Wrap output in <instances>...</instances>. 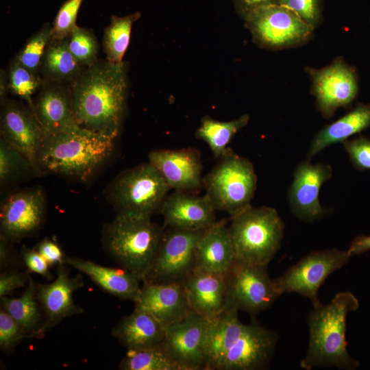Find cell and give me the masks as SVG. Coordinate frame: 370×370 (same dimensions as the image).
Wrapping results in <instances>:
<instances>
[{
  "label": "cell",
  "mask_w": 370,
  "mask_h": 370,
  "mask_svg": "<svg viewBox=\"0 0 370 370\" xmlns=\"http://www.w3.org/2000/svg\"><path fill=\"white\" fill-rule=\"evenodd\" d=\"M84 285L82 276L71 277L66 264L58 266L57 276L49 284H38L37 297L42 310L47 331L62 320L84 312L73 300L75 291Z\"/></svg>",
  "instance_id": "44dd1931"
},
{
  "label": "cell",
  "mask_w": 370,
  "mask_h": 370,
  "mask_svg": "<svg viewBox=\"0 0 370 370\" xmlns=\"http://www.w3.org/2000/svg\"><path fill=\"white\" fill-rule=\"evenodd\" d=\"M31 279L28 271L10 269L0 275V297L8 296L16 289L26 286Z\"/></svg>",
  "instance_id": "b9f144b4"
},
{
  "label": "cell",
  "mask_w": 370,
  "mask_h": 370,
  "mask_svg": "<svg viewBox=\"0 0 370 370\" xmlns=\"http://www.w3.org/2000/svg\"><path fill=\"white\" fill-rule=\"evenodd\" d=\"M12 243L0 237V268L1 271H7L17 264V257Z\"/></svg>",
  "instance_id": "bcb514c9"
},
{
  "label": "cell",
  "mask_w": 370,
  "mask_h": 370,
  "mask_svg": "<svg viewBox=\"0 0 370 370\" xmlns=\"http://www.w3.org/2000/svg\"><path fill=\"white\" fill-rule=\"evenodd\" d=\"M227 221H216L201 235L196 250L195 267L225 274L235 261L234 247Z\"/></svg>",
  "instance_id": "d4e9b609"
},
{
  "label": "cell",
  "mask_w": 370,
  "mask_h": 370,
  "mask_svg": "<svg viewBox=\"0 0 370 370\" xmlns=\"http://www.w3.org/2000/svg\"><path fill=\"white\" fill-rule=\"evenodd\" d=\"M355 169L370 170V139L359 136L342 143Z\"/></svg>",
  "instance_id": "60d3db41"
},
{
  "label": "cell",
  "mask_w": 370,
  "mask_h": 370,
  "mask_svg": "<svg viewBox=\"0 0 370 370\" xmlns=\"http://www.w3.org/2000/svg\"><path fill=\"white\" fill-rule=\"evenodd\" d=\"M46 210V196L41 187L14 191L1 206L0 237L16 243L34 235L44 223Z\"/></svg>",
  "instance_id": "7c38bea8"
},
{
  "label": "cell",
  "mask_w": 370,
  "mask_h": 370,
  "mask_svg": "<svg viewBox=\"0 0 370 370\" xmlns=\"http://www.w3.org/2000/svg\"><path fill=\"white\" fill-rule=\"evenodd\" d=\"M249 116L243 114L230 121H219L209 116H204L195 136L208 144L214 156L221 158L230 149L227 147L234 136L249 122Z\"/></svg>",
  "instance_id": "1f68e13d"
},
{
  "label": "cell",
  "mask_w": 370,
  "mask_h": 370,
  "mask_svg": "<svg viewBox=\"0 0 370 370\" xmlns=\"http://www.w3.org/2000/svg\"><path fill=\"white\" fill-rule=\"evenodd\" d=\"M226 308L243 311L254 317L282 295L267 266L235 260L225 273ZM225 308V309H226Z\"/></svg>",
  "instance_id": "9c48e42d"
},
{
  "label": "cell",
  "mask_w": 370,
  "mask_h": 370,
  "mask_svg": "<svg viewBox=\"0 0 370 370\" xmlns=\"http://www.w3.org/2000/svg\"><path fill=\"white\" fill-rule=\"evenodd\" d=\"M280 3L281 0H234L235 10L243 19L257 10Z\"/></svg>",
  "instance_id": "f6af8a7d"
},
{
  "label": "cell",
  "mask_w": 370,
  "mask_h": 370,
  "mask_svg": "<svg viewBox=\"0 0 370 370\" xmlns=\"http://www.w3.org/2000/svg\"><path fill=\"white\" fill-rule=\"evenodd\" d=\"M238 311L227 308L218 315L206 319L203 350L207 370H219L230 347L241 334L245 324L238 319Z\"/></svg>",
  "instance_id": "cb8c5ba5"
},
{
  "label": "cell",
  "mask_w": 370,
  "mask_h": 370,
  "mask_svg": "<svg viewBox=\"0 0 370 370\" xmlns=\"http://www.w3.org/2000/svg\"><path fill=\"white\" fill-rule=\"evenodd\" d=\"M351 257L347 251L337 248L313 251L274 278L284 293H297L308 298L312 306L321 303L318 297L320 287L327 278L345 265Z\"/></svg>",
  "instance_id": "30bf717a"
},
{
  "label": "cell",
  "mask_w": 370,
  "mask_h": 370,
  "mask_svg": "<svg viewBox=\"0 0 370 370\" xmlns=\"http://www.w3.org/2000/svg\"><path fill=\"white\" fill-rule=\"evenodd\" d=\"M0 127L1 137L36 164L44 133L31 107L8 97L1 101Z\"/></svg>",
  "instance_id": "ac0fdd59"
},
{
  "label": "cell",
  "mask_w": 370,
  "mask_h": 370,
  "mask_svg": "<svg viewBox=\"0 0 370 370\" xmlns=\"http://www.w3.org/2000/svg\"><path fill=\"white\" fill-rule=\"evenodd\" d=\"M206 318L192 312L166 328L163 348L181 370H207L203 350Z\"/></svg>",
  "instance_id": "e0dca14e"
},
{
  "label": "cell",
  "mask_w": 370,
  "mask_h": 370,
  "mask_svg": "<svg viewBox=\"0 0 370 370\" xmlns=\"http://www.w3.org/2000/svg\"><path fill=\"white\" fill-rule=\"evenodd\" d=\"M51 25L45 23L30 36L14 57L21 65L40 76V67L47 45L51 38Z\"/></svg>",
  "instance_id": "e575fe53"
},
{
  "label": "cell",
  "mask_w": 370,
  "mask_h": 370,
  "mask_svg": "<svg viewBox=\"0 0 370 370\" xmlns=\"http://www.w3.org/2000/svg\"><path fill=\"white\" fill-rule=\"evenodd\" d=\"M119 369L123 370H181L162 345L127 350Z\"/></svg>",
  "instance_id": "836d02e7"
},
{
  "label": "cell",
  "mask_w": 370,
  "mask_h": 370,
  "mask_svg": "<svg viewBox=\"0 0 370 370\" xmlns=\"http://www.w3.org/2000/svg\"><path fill=\"white\" fill-rule=\"evenodd\" d=\"M279 335L256 321L244 325L219 370H262L269 367Z\"/></svg>",
  "instance_id": "5bb4252c"
},
{
  "label": "cell",
  "mask_w": 370,
  "mask_h": 370,
  "mask_svg": "<svg viewBox=\"0 0 370 370\" xmlns=\"http://www.w3.org/2000/svg\"><path fill=\"white\" fill-rule=\"evenodd\" d=\"M71 87L79 125L115 138L125 110L128 85L125 62L97 60Z\"/></svg>",
  "instance_id": "6da1fadb"
},
{
  "label": "cell",
  "mask_w": 370,
  "mask_h": 370,
  "mask_svg": "<svg viewBox=\"0 0 370 370\" xmlns=\"http://www.w3.org/2000/svg\"><path fill=\"white\" fill-rule=\"evenodd\" d=\"M167 228L164 230L153 265L143 283L182 282L195 267L197 243L205 230Z\"/></svg>",
  "instance_id": "8fae6325"
},
{
  "label": "cell",
  "mask_w": 370,
  "mask_h": 370,
  "mask_svg": "<svg viewBox=\"0 0 370 370\" xmlns=\"http://www.w3.org/2000/svg\"><path fill=\"white\" fill-rule=\"evenodd\" d=\"M332 175V169L328 164L300 162L294 173L288 190V201L292 212L300 220L314 222L323 218L328 211L319 199L322 185Z\"/></svg>",
  "instance_id": "2e32d148"
},
{
  "label": "cell",
  "mask_w": 370,
  "mask_h": 370,
  "mask_svg": "<svg viewBox=\"0 0 370 370\" xmlns=\"http://www.w3.org/2000/svg\"><path fill=\"white\" fill-rule=\"evenodd\" d=\"M192 310L211 319L225 308V274L195 268L182 282Z\"/></svg>",
  "instance_id": "603a6c76"
},
{
  "label": "cell",
  "mask_w": 370,
  "mask_h": 370,
  "mask_svg": "<svg viewBox=\"0 0 370 370\" xmlns=\"http://www.w3.org/2000/svg\"><path fill=\"white\" fill-rule=\"evenodd\" d=\"M66 40L69 51L81 64L88 68L97 62L99 45L91 29L77 25Z\"/></svg>",
  "instance_id": "8d00e7d4"
},
{
  "label": "cell",
  "mask_w": 370,
  "mask_h": 370,
  "mask_svg": "<svg viewBox=\"0 0 370 370\" xmlns=\"http://www.w3.org/2000/svg\"><path fill=\"white\" fill-rule=\"evenodd\" d=\"M370 250V235H358L350 243L347 250L352 258Z\"/></svg>",
  "instance_id": "7dc6e473"
},
{
  "label": "cell",
  "mask_w": 370,
  "mask_h": 370,
  "mask_svg": "<svg viewBox=\"0 0 370 370\" xmlns=\"http://www.w3.org/2000/svg\"><path fill=\"white\" fill-rule=\"evenodd\" d=\"M114 138L81 125L44 137L36 158L42 174L86 181L110 156Z\"/></svg>",
  "instance_id": "3957f363"
},
{
  "label": "cell",
  "mask_w": 370,
  "mask_h": 370,
  "mask_svg": "<svg viewBox=\"0 0 370 370\" xmlns=\"http://www.w3.org/2000/svg\"><path fill=\"white\" fill-rule=\"evenodd\" d=\"M134 309L151 314L165 328L190 314V306L182 282L164 284L143 283Z\"/></svg>",
  "instance_id": "7402d4cb"
},
{
  "label": "cell",
  "mask_w": 370,
  "mask_h": 370,
  "mask_svg": "<svg viewBox=\"0 0 370 370\" xmlns=\"http://www.w3.org/2000/svg\"><path fill=\"white\" fill-rule=\"evenodd\" d=\"M243 20L253 42L261 48L271 50L302 45L312 38L314 30L294 12L282 5L260 8Z\"/></svg>",
  "instance_id": "ba28073f"
},
{
  "label": "cell",
  "mask_w": 370,
  "mask_h": 370,
  "mask_svg": "<svg viewBox=\"0 0 370 370\" xmlns=\"http://www.w3.org/2000/svg\"><path fill=\"white\" fill-rule=\"evenodd\" d=\"M84 0H66L60 8L51 25V38H66L77 26L76 19Z\"/></svg>",
  "instance_id": "74e56055"
},
{
  "label": "cell",
  "mask_w": 370,
  "mask_h": 370,
  "mask_svg": "<svg viewBox=\"0 0 370 370\" xmlns=\"http://www.w3.org/2000/svg\"><path fill=\"white\" fill-rule=\"evenodd\" d=\"M38 284L32 278L19 297H0L1 308L21 326L29 338H42L47 332L45 316L37 297Z\"/></svg>",
  "instance_id": "83f0119b"
},
{
  "label": "cell",
  "mask_w": 370,
  "mask_h": 370,
  "mask_svg": "<svg viewBox=\"0 0 370 370\" xmlns=\"http://www.w3.org/2000/svg\"><path fill=\"white\" fill-rule=\"evenodd\" d=\"M257 184L252 163L231 149L210 173L203 177L206 195L216 210L231 217L249 206Z\"/></svg>",
  "instance_id": "52a82bcc"
},
{
  "label": "cell",
  "mask_w": 370,
  "mask_h": 370,
  "mask_svg": "<svg viewBox=\"0 0 370 370\" xmlns=\"http://www.w3.org/2000/svg\"><path fill=\"white\" fill-rule=\"evenodd\" d=\"M358 307V299L349 291L338 293L328 304L312 306L308 316V348L300 362L302 369H357L359 362L347 349L346 321L347 314Z\"/></svg>",
  "instance_id": "7a4b0ae2"
},
{
  "label": "cell",
  "mask_w": 370,
  "mask_h": 370,
  "mask_svg": "<svg viewBox=\"0 0 370 370\" xmlns=\"http://www.w3.org/2000/svg\"><path fill=\"white\" fill-rule=\"evenodd\" d=\"M163 233L151 218L116 215L103 225L101 244L110 258L143 281L153 265Z\"/></svg>",
  "instance_id": "277c9868"
},
{
  "label": "cell",
  "mask_w": 370,
  "mask_h": 370,
  "mask_svg": "<svg viewBox=\"0 0 370 370\" xmlns=\"http://www.w3.org/2000/svg\"><path fill=\"white\" fill-rule=\"evenodd\" d=\"M8 93V83L7 71L4 69H1L0 72V99L1 101L7 97Z\"/></svg>",
  "instance_id": "c3c4849f"
},
{
  "label": "cell",
  "mask_w": 370,
  "mask_h": 370,
  "mask_svg": "<svg viewBox=\"0 0 370 370\" xmlns=\"http://www.w3.org/2000/svg\"><path fill=\"white\" fill-rule=\"evenodd\" d=\"M28 336L21 326L5 310H0V348L10 352Z\"/></svg>",
  "instance_id": "f35d334b"
},
{
  "label": "cell",
  "mask_w": 370,
  "mask_h": 370,
  "mask_svg": "<svg viewBox=\"0 0 370 370\" xmlns=\"http://www.w3.org/2000/svg\"><path fill=\"white\" fill-rule=\"evenodd\" d=\"M228 227L235 260L267 266L281 246L284 223L275 209L250 205L231 217Z\"/></svg>",
  "instance_id": "5b68a950"
},
{
  "label": "cell",
  "mask_w": 370,
  "mask_h": 370,
  "mask_svg": "<svg viewBox=\"0 0 370 370\" xmlns=\"http://www.w3.org/2000/svg\"><path fill=\"white\" fill-rule=\"evenodd\" d=\"M288 8L314 29L322 21V0H281Z\"/></svg>",
  "instance_id": "ab89813d"
},
{
  "label": "cell",
  "mask_w": 370,
  "mask_h": 370,
  "mask_svg": "<svg viewBox=\"0 0 370 370\" xmlns=\"http://www.w3.org/2000/svg\"><path fill=\"white\" fill-rule=\"evenodd\" d=\"M8 92L16 95L32 108L33 96L38 90L42 79L18 63L14 58L6 69Z\"/></svg>",
  "instance_id": "d590c367"
},
{
  "label": "cell",
  "mask_w": 370,
  "mask_h": 370,
  "mask_svg": "<svg viewBox=\"0 0 370 370\" xmlns=\"http://www.w3.org/2000/svg\"><path fill=\"white\" fill-rule=\"evenodd\" d=\"M370 127V104L358 103L353 110L323 127L313 138L307 158H312L325 147Z\"/></svg>",
  "instance_id": "f1b7e54d"
},
{
  "label": "cell",
  "mask_w": 370,
  "mask_h": 370,
  "mask_svg": "<svg viewBox=\"0 0 370 370\" xmlns=\"http://www.w3.org/2000/svg\"><path fill=\"white\" fill-rule=\"evenodd\" d=\"M215 208L206 194L175 190L164 199L159 212L164 217L166 227L186 230H203L217 221Z\"/></svg>",
  "instance_id": "ffe728a7"
},
{
  "label": "cell",
  "mask_w": 370,
  "mask_h": 370,
  "mask_svg": "<svg viewBox=\"0 0 370 370\" xmlns=\"http://www.w3.org/2000/svg\"><path fill=\"white\" fill-rule=\"evenodd\" d=\"M166 328L149 313L134 309L112 328V335L127 350L160 345Z\"/></svg>",
  "instance_id": "4316f807"
},
{
  "label": "cell",
  "mask_w": 370,
  "mask_h": 370,
  "mask_svg": "<svg viewBox=\"0 0 370 370\" xmlns=\"http://www.w3.org/2000/svg\"><path fill=\"white\" fill-rule=\"evenodd\" d=\"M42 173L27 156L0 138L1 191Z\"/></svg>",
  "instance_id": "4dcf8cb0"
},
{
  "label": "cell",
  "mask_w": 370,
  "mask_h": 370,
  "mask_svg": "<svg viewBox=\"0 0 370 370\" xmlns=\"http://www.w3.org/2000/svg\"><path fill=\"white\" fill-rule=\"evenodd\" d=\"M86 68L72 55L66 38H51L42 56L40 76L43 80L72 83Z\"/></svg>",
  "instance_id": "f546056e"
},
{
  "label": "cell",
  "mask_w": 370,
  "mask_h": 370,
  "mask_svg": "<svg viewBox=\"0 0 370 370\" xmlns=\"http://www.w3.org/2000/svg\"><path fill=\"white\" fill-rule=\"evenodd\" d=\"M44 137L79 125L74 108L71 83L43 80L32 108Z\"/></svg>",
  "instance_id": "9a60e30c"
},
{
  "label": "cell",
  "mask_w": 370,
  "mask_h": 370,
  "mask_svg": "<svg viewBox=\"0 0 370 370\" xmlns=\"http://www.w3.org/2000/svg\"><path fill=\"white\" fill-rule=\"evenodd\" d=\"M306 71L312 81L311 92L324 118L330 119L338 108L349 106L356 99L358 76L343 58L337 57L323 68L306 67Z\"/></svg>",
  "instance_id": "4fadbf2b"
},
{
  "label": "cell",
  "mask_w": 370,
  "mask_h": 370,
  "mask_svg": "<svg viewBox=\"0 0 370 370\" xmlns=\"http://www.w3.org/2000/svg\"><path fill=\"white\" fill-rule=\"evenodd\" d=\"M36 249L47 261L50 266L65 264L66 256L58 243L49 238H45L39 242Z\"/></svg>",
  "instance_id": "ee69618b"
},
{
  "label": "cell",
  "mask_w": 370,
  "mask_h": 370,
  "mask_svg": "<svg viewBox=\"0 0 370 370\" xmlns=\"http://www.w3.org/2000/svg\"><path fill=\"white\" fill-rule=\"evenodd\" d=\"M170 188L150 162L119 173L106 186L104 195L116 215L151 218L159 212Z\"/></svg>",
  "instance_id": "8992f818"
},
{
  "label": "cell",
  "mask_w": 370,
  "mask_h": 370,
  "mask_svg": "<svg viewBox=\"0 0 370 370\" xmlns=\"http://www.w3.org/2000/svg\"><path fill=\"white\" fill-rule=\"evenodd\" d=\"M21 255L29 271L36 273L49 280L53 278L49 271L50 265L36 249L23 246Z\"/></svg>",
  "instance_id": "7bdbcfd3"
},
{
  "label": "cell",
  "mask_w": 370,
  "mask_h": 370,
  "mask_svg": "<svg viewBox=\"0 0 370 370\" xmlns=\"http://www.w3.org/2000/svg\"><path fill=\"white\" fill-rule=\"evenodd\" d=\"M65 264L86 275L101 289L119 299L134 302L139 296L141 280L121 267H105L77 257H66Z\"/></svg>",
  "instance_id": "484cf974"
},
{
  "label": "cell",
  "mask_w": 370,
  "mask_h": 370,
  "mask_svg": "<svg viewBox=\"0 0 370 370\" xmlns=\"http://www.w3.org/2000/svg\"><path fill=\"white\" fill-rule=\"evenodd\" d=\"M141 16L135 12L125 16H112L110 25L104 30L103 48L106 60L121 63L128 47L134 23Z\"/></svg>",
  "instance_id": "d6a6232c"
},
{
  "label": "cell",
  "mask_w": 370,
  "mask_h": 370,
  "mask_svg": "<svg viewBox=\"0 0 370 370\" xmlns=\"http://www.w3.org/2000/svg\"><path fill=\"white\" fill-rule=\"evenodd\" d=\"M149 162L170 189L197 193L204 186L201 156L194 148L156 149L149 153Z\"/></svg>",
  "instance_id": "d6986e66"
}]
</instances>
